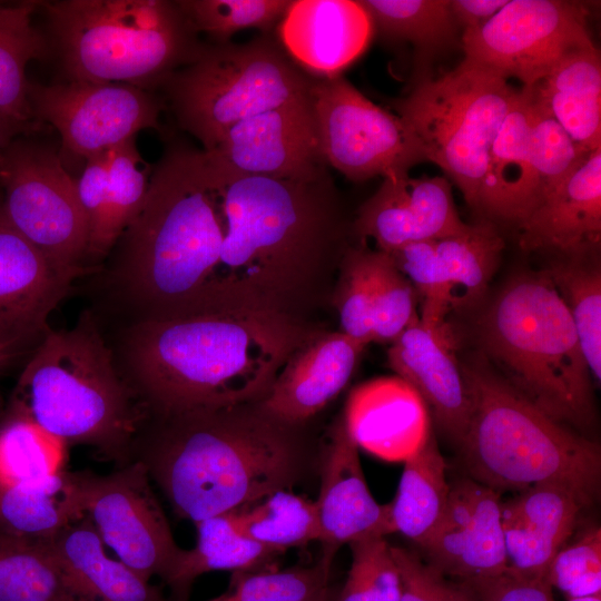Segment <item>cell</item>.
<instances>
[{
    "mask_svg": "<svg viewBox=\"0 0 601 601\" xmlns=\"http://www.w3.org/2000/svg\"><path fill=\"white\" fill-rule=\"evenodd\" d=\"M76 479L83 513L104 544L142 579L164 581L184 549L142 463L132 461L105 475L76 471Z\"/></svg>",
    "mask_w": 601,
    "mask_h": 601,
    "instance_id": "5bb4252c",
    "label": "cell"
},
{
    "mask_svg": "<svg viewBox=\"0 0 601 601\" xmlns=\"http://www.w3.org/2000/svg\"><path fill=\"white\" fill-rule=\"evenodd\" d=\"M82 601H170L106 545L85 515L47 540Z\"/></svg>",
    "mask_w": 601,
    "mask_h": 601,
    "instance_id": "f1b7e54d",
    "label": "cell"
},
{
    "mask_svg": "<svg viewBox=\"0 0 601 601\" xmlns=\"http://www.w3.org/2000/svg\"><path fill=\"white\" fill-rule=\"evenodd\" d=\"M66 80L160 87L207 42L170 0L40 1Z\"/></svg>",
    "mask_w": 601,
    "mask_h": 601,
    "instance_id": "ba28073f",
    "label": "cell"
},
{
    "mask_svg": "<svg viewBox=\"0 0 601 601\" xmlns=\"http://www.w3.org/2000/svg\"><path fill=\"white\" fill-rule=\"evenodd\" d=\"M402 592L400 601H476L459 582L423 560L416 552L391 545Z\"/></svg>",
    "mask_w": 601,
    "mask_h": 601,
    "instance_id": "681fc988",
    "label": "cell"
},
{
    "mask_svg": "<svg viewBox=\"0 0 601 601\" xmlns=\"http://www.w3.org/2000/svg\"><path fill=\"white\" fill-rule=\"evenodd\" d=\"M10 400L68 446H89L118 466L132 462L145 412L121 378L93 312L45 335Z\"/></svg>",
    "mask_w": 601,
    "mask_h": 601,
    "instance_id": "5b68a950",
    "label": "cell"
},
{
    "mask_svg": "<svg viewBox=\"0 0 601 601\" xmlns=\"http://www.w3.org/2000/svg\"><path fill=\"white\" fill-rule=\"evenodd\" d=\"M359 446L404 460L428 435V408L417 392L398 376L368 381L355 388L343 416Z\"/></svg>",
    "mask_w": 601,
    "mask_h": 601,
    "instance_id": "4316f807",
    "label": "cell"
},
{
    "mask_svg": "<svg viewBox=\"0 0 601 601\" xmlns=\"http://www.w3.org/2000/svg\"><path fill=\"white\" fill-rule=\"evenodd\" d=\"M364 348L342 332H318L295 351L259 404L289 425L311 418L347 385Z\"/></svg>",
    "mask_w": 601,
    "mask_h": 601,
    "instance_id": "d4e9b609",
    "label": "cell"
},
{
    "mask_svg": "<svg viewBox=\"0 0 601 601\" xmlns=\"http://www.w3.org/2000/svg\"><path fill=\"white\" fill-rule=\"evenodd\" d=\"M446 465L431 430L406 459L396 495L388 503L393 533L420 548L439 526L449 502Z\"/></svg>",
    "mask_w": 601,
    "mask_h": 601,
    "instance_id": "d6a6232c",
    "label": "cell"
},
{
    "mask_svg": "<svg viewBox=\"0 0 601 601\" xmlns=\"http://www.w3.org/2000/svg\"><path fill=\"white\" fill-rule=\"evenodd\" d=\"M520 247L556 256L598 252L601 240V148L516 226Z\"/></svg>",
    "mask_w": 601,
    "mask_h": 601,
    "instance_id": "484cf974",
    "label": "cell"
},
{
    "mask_svg": "<svg viewBox=\"0 0 601 601\" xmlns=\"http://www.w3.org/2000/svg\"><path fill=\"white\" fill-rule=\"evenodd\" d=\"M531 99L521 88L490 150L476 210L486 220L519 225L536 200L530 152Z\"/></svg>",
    "mask_w": 601,
    "mask_h": 601,
    "instance_id": "83f0119b",
    "label": "cell"
},
{
    "mask_svg": "<svg viewBox=\"0 0 601 601\" xmlns=\"http://www.w3.org/2000/svg\"><path fill=\"white\" fill-rule=\"evenodd\" d=\"M151 170L137 149L136 137L86 160L76 179L88 226L86 269L95 268L108 257L141 210Z\"/></svg>",
    "mask_w": 601,
    "mask_h": 601,
    "instance_id": "44dd1931",
    "label": "cell"
},
{
    "mask_svg": "<svg viewBox=\"0 0 601 601\" xmlns=\"http://www.w3.org/2000/svg\"><path fill=\"white\" fill-rule=\"evenodd\" d=\"M233 514L245 535L279 554L319 541L316 502L287 490L276 491Z\"/></svg>",
    "mask_w": 601,
    "mask_h": 601,
    "instance_id": "ab89813d",
    "label": "cell"
},
{
    "mask_svg": "<svg viewBox=\"0 0 601 601\" xmlns=\"http://www.w3.org/2000/svg\"><path fill=\"white\" fill-rule=\"evenodd\" d=\"M323 329L267 313H208L124 323L111 343L121 378L147 414L262 401Z\"/></svg>",
    "mask_w": 601,
    "mask_h": 601,
    "instance_id": "7a4b0ae2",
    "label": "cell"
},
{
    "mask_svg": "<svg viewBox=\"0 0 601 601\" xmlns=\"http://www.w3.org/2000/svg\"><path fill=\"white\" fill-rule=\"evenodd\" d=\"M508 2L509 0H450V9L463 32L485 24Z\"/></svg>",
    "mask_w": 601,
    "mask_h": 601,
    "instance_id": "816d5d0a",
    "label": "cell"
},
{
    "mask_svg": "<svg viewBox=\"0 0 601 601\" xmlns=\"http://www.w3.org/2000/svg\"><path fill=\"white\" fill-rule=\"evenodd\" d=\"M461 365L471 413L459 447L469 477L499 493L560 483L592 503L600 446L526 400L483 356Z\"/></svg>",
    "mask_w": 601,
    "mask_h": 601,
    "instance_id": "8992f818",
    "label": "cell"
},
{
    "mask_svg": "<svg viewBox=\"0 0 601 601\" xmlns=\"http://www.w3.org/2000/svg\"><path fill=\"white\" fill-rule=\"evenodd\" d=\"M324 601H336V594H334L333 592L329 594V597L327 599H325Z\"/></svg>",
    "mask_w": 601,
    "mask_h": 601,
    "instance_id": "6f0895ef",
    "label": "cell"
},
{
    "mask_svg": "<svg viewBox=\"0 0 601 601\" xmlns=\"http://www.w3.org/2000/svg\"><path fill=\"white\" fill-rule=\"evenodd\" d=\"M221 242L220 197L204 151L169 141L141 210L106 258L108 300L121 324L204 313Z\"/></svg>",
    "mask_w": 601,
    "mask_h": 601,
    "instance_id": "3957f363",
    "label": "cell"
},
{
    "mask_svg": "<svg viewBox=\"0 0 601 601\" xmlns=\"http://www.w3.org/2000/svg\"><path fill=\"white\" fill-rule=\"evenodd\" d=\"M373 342H393L417 316V294L390 256L374 250Z\"/></svg>",
    "mask_w": 601,
    "mask_h": 601,
    "instance_id": "bcb514c9",
    "label": "cell"
},
{
    "mask_svg": "<svg viewBox=\"0 0 601 601\" xmlns=\"http://www.w3.org/2000/svg\"><path fill=\"white\" fill-rule=\"evenodd\" d=\"M317 506L321 560L332 565L341 546L366 536L393 533L388 504L375 501L361 465L358 445L344 417L333 426L325 445Z\"/></svg>",
    "mask_w": 601,
    "mask_h": 601,
    "instance_id": "7402d4cb",
    "label": "cell"
},
{
    "mask_svg": "<svg viewBox=\"0 0 601 601\" xmlns=\"http://www.w3.org/2000/svg\"><path fill=\"white\" fill-rule=\"evenodd\" d=\"M85 272L50 262L8 220L0 201V345L14 356L50 331L48 319Z\"/></svg>",
    "mask_w": 601,
    "mask_h": 601,
    "instance_id": "e0dca14e",
    "label": "cell"
},
{
    "mask_svg": "<svg viewBox=\"0 0 601 601\" xmlns=\"http://www.w3.org/2000/svg\"><path fill=\"white\" fill-rule=\"evenodd\" d=\"M467 225L457 214L449 179L406 175L384 178L359 207L352 230L362 242L374 239L377 250L390 252L459 234Z\"/></svg>",
    "mask_w": 601,
    "mask_h": 601,
    "instance_id": "d6986e66",
    "label": "cell"
},
{
    "mask_svg": "<svg viewBox=\"0 0 601 601\" xmlns=\"http://www.w3.org/2000/svg\"><path fill=\"white\" fill-rule=\"evenodd\" d=\"M568 601H601V594L579 597V598H569Z\"/></svg>",
    "mask_w": 601,
    "mask_h": 601,
    "instance_id": "11a10c76",
    "label": "cell"
},
{
    "mask_svg": "<svg viewBox=\"0 0 601 601\" xmlns=\"http://www.w3.org/2000/svg\"><path fill=\"white\" fill-rule=\"evenodd\" d=\"M311 99L324 158L349 180L406 176L428 161L411 127L344 77L314 78Z\"/></svg>",
    "mask_w": 601,
    "mask_h": 601,
    "instance_id": "7c38bea8",
    "label": "cell"
},
{
    "mask_svg": "<svg viewBox=\"0 0 601 601\" xmlns=\"http://www.w3.org/2000/svg\"><path fill=\"white\" fill-rule=\"evenodd\" d=\"M331 565L321 559L309 566L233 573L229 589L208 601H324Z\"/></svg>",
    "mask_w": 601,
    "mask_h": 601,
    "instance_id": "60d3db41",
    "label": "cell"
},
{
    "mask_svg": "<svg viewBox=\"0 0 601 601\" xmlns=\"http://www.w3.org/2000/svg\"><path fill=\"white\" fill-rule=\"evenodd\" d=\"M2 408H3V407H1V405H0V413H1Z\"/></svg>",
    "mask_w": 601,
    "mask_h": 601,
    "instance_id": "680465c9",
    "label": "cell"
},
{
    "mask_svg": "<svg viewBox=\"0 0 601 601\" xmlns=\"http://www.w3.org/2000/svg\"><path fill=\"white\" fill-rule=\"evenodd\" d=\"M520 89L463 59L393 102L427 155L476 210L493 141Z\"/></svg>",
    "mask_w": 601,
    "mask_h": 601,
    "instance_id": "30bf717a",
    "label": "cell"
},
{
    "mask_svg": "<svg viewBox=\"0 0 601 601\" xmlns=\"http://www.w3.org/2000/svg\"><path fill=\"white\" fill-rule=\"evenodd\" d=\"M16 356L3 345H0V372Z\"/></svg>",
    "mask_w": 601,
    "mask_h": 601,
    "instance_id": "db71d44e",
    "label": "cell"
},
{
    "mask_svg": "<svg viewBox=\"0 0 601 601\" xmlns=\"http://www.w3.org/2000/svg\"><path fill=\"white\" fill-rule=\"evenodd\" d=\"M85 516L76 471L48 480L16 484L0 480V532L29 540H50Z\"/></svg>",
    "mask_w": 601,
    "mask_h": 601,
    "instance_id": "836d02e7",
    "label": "cell"
},
{
    "mask_svg": "<svg viewBox=\"0 0 601 601\" xmlns=\"http://www.w3.org/2000/svg\"><path fill=\"white\" fill-rule=\"evenodd\" d=\"M313 81L267 32L244 43L207 42L160 88L179 127L207 151L236 124L309 96Z\"/></svg>",
    "mask_w": 601,
    "mask_h": 601,
    "instance_id": "9c48e42d",
    "label": "cell"
},
{
    "mask_svg": "<svg viewBox=\"0 0 601 601\" xmlns=\"http://www.w3.org/2000/svg\"><path fill=\"white\" fill-rule=\"evenodd\" d=\"M421 550L426 562L456 580L503 574L500 493L469 476L450 484L445 513Z\"/></svg>",
    "mask_w": 601,
    "mask_h": 601,
    "instance_id": "ac0fdd59",
    "label": "cell"
},
{
    "mask_svg": "<svg viewBox=\"0 0 601 601\" xmlns=\"http://www.w3.org/2000/svg\"><path fill=\"white\" fill-rule=\"evenodd\" d=\"M0 601H82L47 540L0 532Z\"/></svg>",
    "mask_w": 601,
    "mask_h": 601,
    "instance_id": "d590c367",
    "label": "cell"
},
{
    "mask_svg": "<svg viewBox=\"0 0 601 601\" xmlns=\"http://www.w3.org/2000/svg\"><path fill=\"white\" fill-rule=\"evenodd\" d=\"M526 89L531 99L530 152L536 178L535 207L544 196L565 180L591 152L581 149L560 124L535 100L531 90Z\"/></svg>",
    "mask_w": 601,
    "mask_h": 601,
    "instance_id": "ee69618b",
    "label": "cell"
},
{
    "mask_svg": "<svg viewBox=\"0 0 601 601\" xmlns=\"http://www.w3.org/2000/svg\"><path fill=\"white\" fill-rule=\"evenodd\" d=\"M348 546L352 562L336 601H400L401 577L385 536H366Z\"/></svg>",
    "mask_w": 601,
    "mask_h": 601,
    "instance_id": "f6af8a7d",
    "label": "cell"
},
{
    "mask_svg": "<svg viewBox=\"0 0 601 601\" xmlns=\"http://www.w3.org/2000/svg\"><path fill=\"white\" fill-rule=\"evenodd\" d=\"M204 156L221 177L302 178L328 167L311 92L236 124Z\"/></svg>",
    "mask_w": 601,
    "mask_h": 601,
    "instance_id": "2e32d148",
    "label": "cell"
},
{
    "mask_svg": "<svg viewBox=\"0 0 601 601\" xmlns=\"http://www.w3.org/2000/svg\"><path fill=\"white\" fill-rule=\"evenodd\" d=\"M374 31L391 45L413 47V72L408 89L433 78L437 58L459 43L461 30L453 19L450 0H359Z\"/></svg>",
    "mask_w": 601,
    "mask_h": 601,
    "instance_id": "4dcf8cb0",
    "label": "cell"
},
{
    "mask_svg": "<svg viewBox=\"0 0 601 601\" xmlns=\"http://www.w3.org/2000/svg\"><path fill=\"white\" fill-rule=\"evenodd\" d=\"M585 506L575 491L553 482L535 484L502 502L505 572L545 580L552 559L566 544Z\"/></svg>",
    "mask_w": 601,
    "mask_h": 601,
    "instance_id": "cb8c5ba5",
    "label": "cell"
},
{
    "mask_svg": "<svg viewBox=\"0 0 601 601\" xmlns=\"http://www.w3.org/2000/svg\"><path fill=\"white\" fill-rule=\"evenodd\" d=\"M573 321L591 375L601 380V267L597 252L555 256L543 269Z\"/></svg>",
    "mask_w": 601,
    "mask_h": 601,
    "instance_id": "f35d334b",
    "label": "cell"
},
{
    "mask_svg": "<svg viewBox=\"0 0 601 601\" xmlns=\"http://www.w3.org/2000/svg\"><path fill=\"white\" fill-rule=\"evenodd\" d=\"M211 176L224 219L218 275L257 309L312 324L353 234L328 167L302 178Z\"/></svg>",
    "mask_w": 601,
    "mask_h": 601,
    "instance_id": "6da1fadb",
    "label": "cell"
},
{
    "mask_svg": "<svg viewBox=\"0 0 601 601\" xmlns=\"http://www.w3.org/2000/svg\"><path fill=\"white\" fill-rule=\"evenodd\" d=\"M68 445L13 401L0 413V480L31 484L66 470Z\"/></svg>",
    "mask_w": 601,
    "mask_h": 601,
    "instance_id": "74e56055",
    "label": "cell"
},
{
    "mask_svg": "<svg viewBox=\"0 0 601 601\" xmlns=\"http://www.w3.org/2000/svg\"><path fill=\"white\" fill-rule=\"evenodd\" d=\"M292 426L259 404L147 414L132 446L175 514L194 523L286 490L304 454Z\"/></svg>",
    "mask_w": 601,
    "mask_h": 601,
    "instance_id": "277c9868",
    "label": "cell"
},
{
    "mask_svg": "<svg viewBox=\"0 0 601 601\" xmlns=\"http://www.w3.org/2000/svg\"><path fill=\"white\" fill-rule=\"evenodd\" d=\"M2 164H3V155H2V150H0V185H1Z\"/></svg>",
    "mask_w": 601,
    "mask_h": 601,
    "instance_id": "9f6ffc18",
    "label": "cell"
},
{
    "mask_svg": "<svg viewBox=\"0 0 601 601\" xmlns=\"http://www.w3.org/2000/svg\"><path fill=\"white\" fill-rule=\"evenodd\" d=\"M35 120L53 126L61 150L81 159L111 149L144 129L161 131L162 104L149 90L120 82H30Z\"/></svg>",
    "mask_w": 601,
    "mask_h": 601,
    "instance_id": "9a60e30c",
    "label": "cell"
},
{
    "mask_svg": "<svg viewBox=\"0 0 601 601\" xmlns=\"http://www.w3.org/2000/svg\"><path fill=\"white\" fill-rule=\"evenodd\" d=\"M2 209L11 225L55 265L88 272L87 220L76 179L50 146L17 137L2 150Z\"/></svg>",
    "mask_w": 601,
    "mask_h": 601,
    "instance_id": "8fae6325",
    "label": "cell"
},
{
    "mask_svg": "<svg viewBox=\"0 0 601 601\" xmlns=\"http://www.w3.org/2000/svg\"><path fill=\"white\" fill-rule=\"evenodd\" d=\"M194 29L210 43H226L238 31L256 28L273 32L290 0H178Z\"/></svg>",
    "mask_w": 601,
    "mask_h": 601,
    "instance_id": "b9f144b4",
    "label": "cell"
},
{
    "mask_svg": "<svg viewBox=\"0 0 601 601\" xmlns=\"http://www.w3.org/2000/svg\"><path fill=\"white\" fill-rule=\"evenodd\" d=\"M476 332L482 356L521 395L562 424L589 427L592 375L544 270L512 276L480 315Z\"/></svg>",
    "mask_w": 601,
    "mask_h": 601,
    "instance_id": "52a82bcc",
    "label": "cell"
},
{
    "mask_svg": "<svg viewBox=\"0 0 601 601\" xmlns=\"http://www.w3.org/2000/svg\"><path fill=\"white\" fill-rule=\"evenodd\" d=\"M384 253L413 285L421 299L418 316L432 323L447 322L454 300L440 267L434 240L412 243Z\"/></svg>",
    "mask_w": 601,
    "mask_h": 601,
    "instance_id": "7dc6e473",
    "label": "cell"
},
{
    "mask_svg": "<svg viewBox=\"0 0 601 601\" xmlns=\"http://www.w3.org/2000/svg\"><path fill=\"white\" fill-rule=\"evenodd\" d=\"M434 245L454 308L479 305L504 248L495 224L483 220L467 225L459 234L435 239Z\"/></svg>",
    "mask_w": 601,
    "mask_h": 601,
    "instance_id": "8d00e7d4",
    "label": "cell"
},
{
    "mask_svg": "<svg viewBox=\"0 0 601 601\" xmlns=\"http://www.w3.org/2000/svg\"><path fill=\"white\" fill-rule=\"evenodd\" d=\"M545 580L568 599L601 594L600 528H590L564 544L552 559Z\"/></svg>",
    "mask_w": 601,
    "mask_h": 601,
    "instance_id": "c3c4849f",
    "label": "cell"
},
{
    "mask_svg": "<svg viewBox=\"0 0 601 601\" xmlns=\"http://www.w3.org/2000/svg\"><path fill=\"white\" fill-rule=\"evenodd\" d=\"M195 525V546L183 550L176 565L164 580L170 591V601H188L191 587L201 574L257 571L279 555L245 535L238 529L233 512L204 519Z\"/></svg>",
    "mask_w": 601,
    "mask_h": 601,
    "instance_id": "1f68e13d",
    "label": "cell"
},
{
    "mask_svg": "<svg viewBox=\"0 0 601 601\" xmlns=\"http://www.w3.org/2000/svg\"><path fill=\"white\" fill-rule=\"evenodd\" d=\"M529 89L581 149L601 148V59L594 43L566 55Z\"/></svg>",
    "mask_w": 601,
    "mask_h": 601,
    "instance_id": "f546056e",
    "label": "cell"
},
{
    "mask_svg": "<svg viewBox=\"0 0 601 601\" xmlns=\"http://www.w3.org/2000/svg\"><path fill=\"white\" fill-rule=\"evenodd\" d=\"M374 24L359 1L293 0L277 24V39L309 77L341 76L368 47Z\"/></svg>",
    "mask_w": 601,
    "mask_h": 601,
    "instance_id": "603a6c76",
    "label": "cell"
},
{
    "mask_svg": "<svg viewBox=\"0 0 601 601\" xmlns=\"http://www.w3.org/2000/svg\"><path fill=\"white\" fill-rule=\"evenodd\" d=\"M32 130L0 114V150L6 149L17 137Z\"/></svg>",
    "mask_w": 601,
    "mask_h": 601,
    "instance_id": "f5cc1de1",
    "label": "cell"
},
{
    "mask_svg": "<svg viewBox=\"0 0 601 601\" xmlns=\"http://www.w3.org/2000/svg\"><path fill=\"white\" fill-rule=\"evenodd\" d=\"M391 343L390 366L417 392L440 430L459 445L469 424L471 400L451 326L417 314Z\"/></svg>",
    "mask_w": 601,
    "mask_h": 601,
    "instance_id": "ffe728a7",
    "label": "cell"
},
{
    "mask_svg": "<svg viewBox=\"0 0 601 601\" xmlns=\"http://www.w3.org/2000/svg\"><path fill=\"white\" fill-rule=\"evenodd\" d=\"M459 581L476 601H555L542 579H525L508 572L495 577Z\"/></svg>",
    "mask_w": 601,
    "mask_h": 601,
    "instance_id": "f907efd6",
    "label": "cell"
},
{
    "mask_svg": "<svg viewBox=\"0 0 601 601\" xmlns=\"http://www.w3.org/2000/svg\"><path fill=\"white\" fill-rule=\"evenodd\" d=\"M587 14L574 1L509 0L485 24L462 32L464 59L532 87L566 55L593 43Z\"/></svg>",
    "mask_w": 601,
    "mask_h": 601,
    "instance_id": "4fadbf2b",
    "label": "cell"
},
{
    "mask_svg": "<svg viewBox=\"0 0 601 601\" xmlns=\"http://www.w3.org/2000/svg\"><path fill=\"white\" fill-rule=\"evenodd\" d=\"M374 250L349 246L339 265L332 303L341 331L363 345L373 342Z\"/></svg>",
    "mask_w": 601,
    "mask_h": 601,
    "instance_id": "7bdbcfd3",
    "label": "cell"
},
{
    "mask_svg": "<svg viewBox=\"0 0 601 601\" xmlns=\"http://www.w3.org/2000/svg\"><path fill=\"white\" fill-rule=\"evenodd\" d=\"M40 1L16 4L0 2V114L28 127L39 129L30 107L28 63L49 55V42L32 24Z\"/></svg>",
    "mask_w": 601,
    "mask_h": 601,
    "instance_id": "e575fe53",
    "label": "cell"
}]
</instances>
